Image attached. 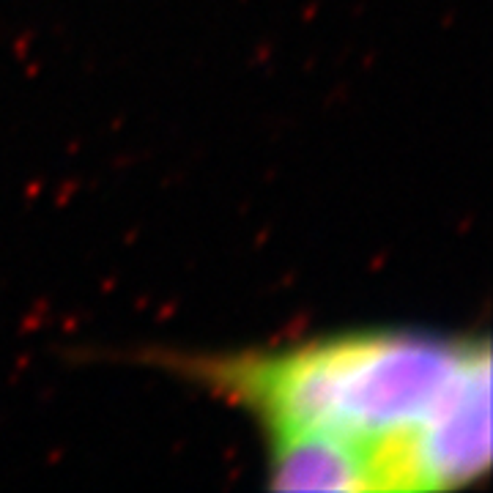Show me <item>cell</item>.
Wrapping results in <instances>:
<instances>
[{"label": "cell", "instance_id": "1", "mask_svg": "<svg viewBox=\"0 0 493 493\" xmlns=\"http://www.w3.org/2000/svg\"><path fill=\"white\" fill-rule=\"evenodd\" d=\"M491 370L485 340L359 332L198 362L206 384L274 436H329L357 452L370 491H433L430 422Z\"/></svg>", "mask_w": 493, "mask_h": 493}]
</instances>
